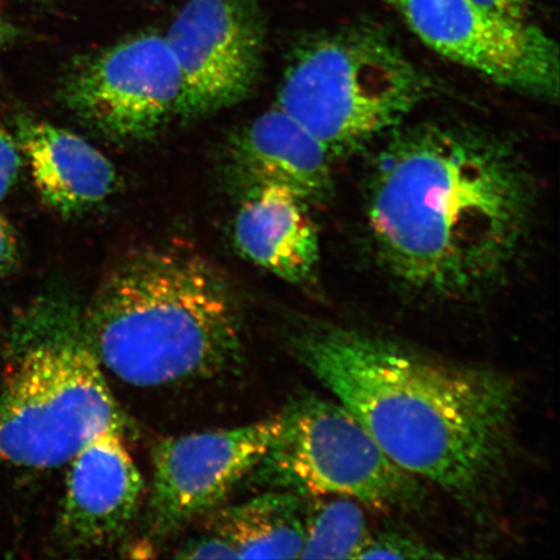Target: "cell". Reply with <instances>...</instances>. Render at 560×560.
<instances>
[{"mask_svg": "<svg viewBox=\"0 0 560 560\" xmlns=\"http://www.w3.org/2000/svg\"><path fill=\"white\" fill-rule=\"evenodd\" d=\"M371 167L366 226L406 290L468 300L499 285L528 242L537 188L506 138L430 121L396 129Z\"/></svg>", "mask_w": 560, "mask_h": 560, "instance_id": "6da1fadb", "label": "cell"}, {"mask_svg": "<svg viewBox=\"0 0 560 560\" xmlns=\"http://www.w3.org/2000/svg\"><path fill=\"white\" fill-rule=\"evenodd\" d=\"M289 342L401 470L466 502L506 471L520 404L506 375L354 328L303 324Z\"/></svg>", "mask_w": 560, "mask_h": 560, "instance_id": "7a4b0ae2", "label": "cell"}, {"mask_svg": "<svg viewBox=\"0 0 560 560\" xmlns=\"http://www.w3.org/2000/svg\"><path fill=\"white\" fill-rule=\"evenodd\" d=\"M103 369L135 387L213 380L241 365L243 313L208 258L179 245L126 252L83 307Z\"/></svg>", "mask_w": 560, "mask_h": 560, "instance_id": "3957f363", "label": "cell"}, {"mask_svg": "<svg viewBox=\"0 0 560 560\" xmlns=\"http://www.w3.org/2000/svg\"><path fill=\"white\" fill-rule=\"evenodd\" d=\"M0 377V459L56 468L122 430L120 409L72 293H42L15 314Z\"/></svg>", "mask_w": 560, "mask_h": 560, "instance_id": "277c9868", "label": "cell"}, {"mask_svg": "<svg viewBox=\"0 0 560 560\" xmlns=\"http://www.w3.org/2000/svg\"><path fill=\"white\" fill-rule=\"evenodd\" d=\"M431 94L430 77L400 46L361 24L301 42L287 62L277 107L338 159L389 136Z\"/></svg>", "mask_w": 560, "mask_h": 560, "instance_id": "5b68a950", "label": "cell"}, {"mask_svg": "<svg viewBox=\"0 0 560 560\" xmlns=\"http://www.w3.org/2000/svg\"><path fill=\"white\" fill-rule=\"evenodd\" d=\"M280 427L260 464L258 485L305 497H345L381 511L420 500V482L401 470L339 401L303 395L280 412Z\"/></svg>", "mask_w": 560, "mask_h": 560, "instance_id": "8992f818", "label": "cell"}, {"mask_svg": "<svg viewBox=\"0 0 560 560\" xmlns=\"http://www.w3.org/2000/svg\"><path fill=\"white\" fill-rule=\"evenodd\" d=\"M60 95L95 135L116 144H143L178 116L182 79L165 35L143 32L75 62Z\"/></svg>", "mask_w": 560, "mask_h": 560, "instance_id": "52a82bcc", "label": "cell"}, {"mask_svg": "<svg viewBox=\"0 0 560 560\" xmlns=\"http://www.w3.org/2000/svg\"><path fill=\"white\" fill-rule=\"evenodd\" d=\"M444 58L521 94L557 101L559 48L530 21L497 15L472 0H382Z\"/></svg>", "mask_w": 560, "mask_h": 560, "instance_id": "ba28073f", "label": "cell"}, {"mask_svg": "<svg viewBox=\"0 0 560 560\" xmlns=\"http://www.w3.org/2000/svg\"><path fill=\"white\" fill-rule=\"evenodd\" d=\"M165 38L180 72L182 120L214 115L254 93L265 47L257 0H187Z\"/></svg>", "mask_w": 560, "mask_h": 560, "instance_id": "9c48e42d", "label": "cell"}, {"mask_svg": "<svg viewBox=\"0 0 560 560\" xmlns=\"http://www.w3.org/2000/svg\"><path fill=\"white\" fill-rule=\"evenodd\" d=\"M279 427L278 415L236 429L159 441L152 452V530L174 534L219 506L255 471Z\"/></svg>", "mask_w": 560, "mask_h": 560, "instance_id": "30bf717a", "label": "cell"}, {"mask_svg": "<svg viewBox=\"0 0 560 560\" xmlns=\"http://www.w3.org/2000/svg\"><path fill=\"white\" fill-rule=\"evenodd\" d=\"M143 479L124 444L122 430H109L69 460L59 532L73 549H100L128 532L143 495Z\"/></svg>", "mask_w": 560, "mask_h": 560, "instance_id": "8fae6325", "label": "cell"}, {"mask_svg": "<svg viewBox=\"0 0 560 560\" xmlns=\"http://www.w3.org/2000/svg\"><path fill=\"white\" fill-rule=\"evenodd\" d=\"M334 160L310 130L276 107L231 132L221 170L241 198L257 188L280 186L312 206L331 194Z\"/></svg>", "mask_w": 560, "mask_h": 560, "instance_id": "7c38bea8", "label": "cell"}, {"mask_svg": "<svg viewBox=\"0 0 560 560\" xmlns=\"http://www.w3.org/2000/svg\"><path fill=\"white\" fill-rule=\"evenodd\" d=\"M310 207L285 187L265 186L245 194L233 225L236 250L285 282H310L320 260L318 226Z\"/></svg>", "mask_w": 560, "mask_h": 560, "instance_id": "4fadbf2b", "label": "cell"}, {"mask_svg": "<svg viewBox=\"0 0 560 560\" xmlns=\"http://www.w3.org/2000/svg\"><path fill=\"white\" fill-rule=\"evenodd\" d=\"M16 140L21 153L30 161L42 200L55 212L80 215L117 191L115 165L74 132L33 118H20Z\"/></svg>", "mask_w": 560, "mask_h": 560, "instance_id": "5bb4252c", "label": "cell"}, {"mask_svg": "<svg viewBox=\"0 0 560 560\" xmlns=\"http://www.w3.org/2000/svg\"><path fill=\"white\" fill-rule=\"evenodd\" d=\"M305 497L270 489L220 511L210 532L234 549L236 559H299L305 544Z\"/></svg>", "mask_w": 560, "mask_h": 560, "instance_id": "9a60e30c", "label": "cell"}, {"mask_svg": "<svg viewBox=\"0 0 560 560\" xmlns=\"http://www.w3.org/2000/svg\"><path fill=\"white\" fill-rule=\"evenodd\" d=\"M363 505L345 497L307 503L301 559H357L371 532Z\"/></svg>", "mask_w": 560, "mask_h": 560, "instance_id": "2e32d148", "label": "cell"}, {"mask_svg": "<svg viewBox=\"0 0 560 560\" xmlns=\"http://www.w3.org/2000/svg\"><path fill=\"white\" fill-rule=\"evenodd\" d=\"M444 558L431 546L402 530L371 534L357 559H435Z\"/></svg>", "mask_w": 560, "mask_h": 560, "instance_id": "e0dca14e", "label": "cell"}, {"mask_svg": "<svg viewBox=\"0 0 560 560\" xmlns=\"http://www.w3.org/2000/svg\"><path fill=\"white\" fill-rule=\"evenodd\" d=\"M23 165L16 138L0 126V201L11 191Z\"/></svg>", "mask_w": 560, "mask_h": 560, "instance_id": "ac0fdd59", "label": "cell"}, {"mask_svg": "<svg viewBox=\"0 0 560 560\" xmlns=\"http://www.w3.org/2000/svg\"><path fill=\"white\" fill-rule=\"evenodd\" d=\"M175 557L182 559H236L234 549L222 537L210 530L182 546Z\"/></svg>", "mask_w": 560, "mask_h": 560, "instance_id": "d6986e66", "label": "cell"}, {"mask_svg": "<svg viewBox=\"0 0 560 560\" xmlns=\"http://www.w3.org/2000/svg\"><path fill=\"white\" fill-rule=\"evenodd\" d=\"M474 3L503 18L529 21L534 0H472Z\"/></svg>", "mask_w": 560, "mask_h": 560, "instance_id": "ffe728a7", "label": "cell"}, {"mask_svg": "<svg viewBox=\"0 0 560 560\" xmlns=\"http://www.w3.org/2000/svg\"><path fill=\"white\" fill-rule=\"evenodd\" d=\"M19 261V242L11 223L0 215V277L15 268Z\"/></svg>", "mask_w": 560, "mask_h": 560, "instance_id": "44dd1931", "label": "cell"}, {"mask_svg": "<svg viewBox=\"0 0 560 560\" xmlns=\"http://www.w3.org/2000/svg\"><path fill=\"white\" fill-rule=\"evenodd\" d=\"M13 35L12 25L7 23L2 16H0V48L5 44H9Z\"/></svg>", "mask_w": 560, "mask_h": 560, "instance_id": "7402d4cb", "label": "cell"}]
</instances>
